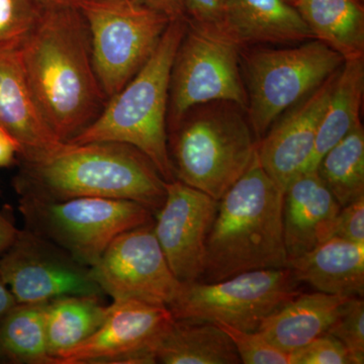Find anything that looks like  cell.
Returning a JSON list of instances; mask_svg holds the SVG:
<instances>
[{
	"mask_svg": "<svg viewBox=\"0 0 364 364\" xmlns=\"http://www.w3.org/2000/svg\"><path fill=\"white\" fill-rule=\"evenodd\" d=\"M214 324L221 328L232 340L241 363L289 364V353L268 341L261 333L243 331L225 323Z\"/></svg>",
	"mask_w": 364,
	"mask_h": 364,
	"instance_id": "29",
	"label": "cell"
},
{
	"mask_svg": "<svg viewBox=\"0 0 364 364\" xmlns=\"http://www.w3.org/2000/svg\"><path fill=\"white\" fill-rule=\"evenodd\" d=\"M337 72L287 116L275 121L257 142L261 166L284 191L289 182L308 169Z\"/></svg>",
	"mask_w": 364,
	"mask_h": 364,
	"instance_id": "15",
	"label": "cell"
},
{
	"mask_svg": "<svg viewBox=\"0 0 364 364\" xmlns=\"http://www.w3.org/2000/svg\"><path fill=\"white\" fill-rule=\"evenodd\" d=\"M26 229L92 267L119 234L154 223V213L128 200L77 198L62 202L20 198Z\"/></svg>",
	"mask_w": 364,
	"mask_h": 364,
	"instance_id": "6",
	"label": "cell"
},
{
	"mask_svg": "<svg viewBox=\"0 0 364 364\" xmlns=\"http://www.w3.org/2000/svg\"><path fill=\"white\" fill-rule=\"evenodd\" d=\"M299 284L289 267L250 270L219 282L182 284L168 309L176 320L225 323L254 332L301 293Z\"/></svg>",
	"mask_w": 364,
	"mask_h": 364,
	"instance_id": "8",
	"label": "cell"
},
{
	"mask_svg": "<svg viewBox=\"0 0 364 364\" xmlns=\"http://www.w3.org/2000/svg\"><path fill=\"white\" fill-rule=\"evenodd\" d=\"M240 109L228 102L191 109L170 129L168 152L177 181L220 200L247 171L257 142Z\"/></svg>",
	"mask_w": 364,
	"mask_h": 364,
	"instance_id": "5",
	"label": "cell"
},
{
	"mask_svg": "<svg viewBox=\"0 0 364 364\" xmlns=\"http://www.w3.org/2000/svg\"><path fill=\"white\" fill-rule=\"evenodd\" d=\"M18 55L36 105L61 142H70L104 111L107 98L93 68L79 7L43 11Z\"/></svg>",
	"mask_w": 364,
	"mask_h": 364,
	"instance_id": "1",
	"label": "cell"
},
{
	"mask_svg": "<svg viewBox=\"0 0 364 364\" xmlns=\"http://www.w3.org/2000/svg\"><path fill=\"white\" fill-rule=\"evenodd\" d=\"M340 208L317 170L303 172L289 182L282 205L287 259L310 252L332 238Z\"/></svg>",
	"mask_w": 364,
	"mask_h": 364,
	"instance_id": "16",
	"label": "cell"
},
{
	"mask_svg": "<svg viewBox=\"0 0 364 364\" xmlns=\"http://www.w3.org/2000/svg\"><path fill=\"white\" fill-rule=\"evenodd\" d=\"M348 298L321 291L299 293L268 316L257 331L289 354L327 332Z\"/></svg>",
	"mask_w": 364,
	"mask_h": 364,
	"instance_id": "20",
	"label": "cell"
},
{
	"mask_svg": "<svg viewBox=\"0 0 364 364\" xmlns=\"http://www.w3.org/2000/svg\"><path fill=\"white\" fill-rule=\"evenodd\" d=\"M173 321L165 306L112 301L97 331L57 356L55 364L156 363L155 349Z\"/></svg>",
	"mask_w": 364,
	"mask_h": 364,
	"instance_id": "13",
	"label": "cell"
},
{
	"mask_svg": "<svg viewBox=\"0 0 364 364\" xmlns=\"http://www.w3.org/2000/svg\"><path fill=\"white\" fill-rule=\"evenodd\" d=\"M186 21L170 74L169 130L200 105L228 102L247 107L240 48L218 31Z\"/></svg>",
	"mask_w": 364,
	"mask_h": 364,
	"instance_id": "10",
	"label": "cell"
},
{
	"mask_svg": "<svg viewBox=\"0 0 364 364\" xmlns=\"http://www.w3.org/2000/svg\"><path fill=\"white\" fill-rule=\"evenodd\" d=\"M186 25V18L170 21L145 65L69 143L128 144L154 163L165 181L176 179L168 152L167 114L172 64Z\"/></svg>",
	"mask_w": 364,
	"mask_h": 364,
	"instance_id": "4",
	"label": "cell"
},
{
	"mask_svg": "<svg viewBox=\"0 0 364 364\" xmlns=\"http://www.w3.org/2000/svg\"><path fill=\"white\" fill-rule=\"evenodd\" d=\"M42 14L33 0H0V51H18Z\"/></svg>",
	"mask_w": 364,
	"mask_h": 364,
	"instance_id": "27",
	"label": "cell"
},
{
	"mask_svg": "<svg viewBox=\"0 0 364 364\" xmlns=\"http://www.w3.org/2000/svg\"><path fill=\"white\" fill-rule=\"evenodd\" d=\"M136 6L164 14L170 21L186 18L183 0H130Z\"/></svg>",
	"mask_w": 364,
	"mask_h": 364,
	"instance_id": "33",
	"label": "cell"
},
{
	"mask_svg": "<svg viewBox=\"0 0 364 364\" xmlns=\"http://www.w3.org/2000/svg\"><path fill=\"white\" fill-rule=\"evenodd\" d=\"M20 151L18 141L0 127V167H9L18 161Z\"/></svg>",
	"mask_w": 364,
	"mask_h": 364,
	"instance_id": "34",
	"label": "cell"
},
{
	"mask_svg": "<svg viewBox=\"0 0 364 364\" xmlns=\"http://www.w3.org/2000/svg\"><path fill=\"white\" fill-rule=\"evenodd\" d=\"M312 33L343 59L364 55L363 0H298L294 4Z\"/></svg>",
	"mask_w": 364,
	"mask_h": 364,
	"instance_id": "23",
	"label": "cell"
},
{
	"mask_svg": "<svg viewBox=\"0 0 364 364\" xmlns=\"http://www.w3.org/2000/svg\"><path fill=\"white\" fill-rule=\"evenodd\" d=\"M289 364H353L349 351L326 332L289 354Z\"/></svg>",
	"mask_w": 364,
	"mask_h": 364,
	"instance_id": "30",
	"label": "cell"
},
{
	"mask_svg": "<svg viewBox=\"0 0 364 364\" xmlns=\"http://www.w3.org/2000/svg\"><path fill=\"white\" fill-rule=\"evenodd\" d=\"M318 176L340 207L364 196V131L359 124L321 159Z\"/></svg>",
	"mask_w": 364,
	"mask_h": 364,
	"instance_id": "26",
	"label": "cell"
},
{
	"mask_svg": "<svg viewBox=\"0 0 364 364\" xmlns=\"http://www.w3.org/2000/svg\"><path fill=\"white\" fill-rule=\"evenodd\" d=\"M90 269L112 301L135 299L168 308L182 287L170 269L153 224L119 234Z\"/></svg>",
	"mask_w": 364,
	"mask_h": 364,
	"instance_id": "12",
	"label": "cell"
},
{
	"mask_svg": "<svg viewBox=\"0 0 364 364\" xmlns=\"http://www.w3.org/2000/svg\"><path fill=\"white\" fill-rule=\"evenodd\" d=\"M341 342L350 353L353 364L364 363V301L350 296L340 309L327 331Z\"/></svg>",
	"mask_w": 364,
	"mask_h": 364,
	"instance_id": "28",
	"label": "cell"
},
{
	"mask_svg": "<svg viewBox=\"0 0 364 364\" xmlns=\"http://www.w3.org/2000/svg\"><path fill=\"white\" fill-rule=\"evenodd\" d=\"M287 2H289V4H296V1H298V0H287Z\"/></svg>",
	"mask_w": 364,
	"mask_h": 364,
	"instance_id": "39",
	"label": "cell"
},
{
	"mask_svg": "<svg viewBox=\"0 0 364 364\" xmlns=\"http://www.w3.org/2000/svg\"><path fill=\"white\" fill-rule=\"evenodd\" d=\"M294 277L321 293L363 296L364 244L332 237L289 261Z\"/></svg>",
	"mask_w": 364,
	"mask_h": 364,
	"instance_id": "19",
	"label": "cell"
},
{
	"mask_svg": "<svg viewBox=\"0 0 364 364\" xmlns=\"http://www.w3.org/2000/svg\"><path fill=\"white\" fill-rule=\"evenodd\" d=\"M155 358L165 364L241 363L233 342L214 323L176 318L157 344Z\"/></svg>",
	"mask_w": 364,
	"mask_h": 364,
	"instance_id": "22",
	"label": "cell"
},
{
	"mask_svg": "<svg viewBox=\"0 0 364 364\" xmlns=\"http://www.w3.org/2000/svg\"><path fill=\"white\" fill-rule=\"evenodd\" d=\"M93 68L107 100L119 92L155 51L170 20L136 6L81 0Z\"/></svg>",
	"mask_w": 364,
	"mask_h": 364,
	"instance_id": "9",
	"label": "cell"
},
{
	"mask_svg": "<svg viewBox=\"0 0 364 364\" xmlns=\"http://www.w3.org/2000/svg\"><path fill=\"white\" fill-rule=\"evenodd\" d=\"M284 195L261 166L256 151L247 171L218 203L200 282H219L250 270L289 267L282 225Z\"/></svg>",
	"mask_w": 364,
	"mask_h": 364,
	"instance_id": "3",
	"label": "cell"
},
{
	"mask_svg": "<svg viewBox=\"0 0 364 364\" xmlns=\"http://www.w3.org/2000/svg\"><path fill=\"white\" fill-rule=\"evenodd\" d=\"M43 11L61 7H78L81 0H33Z\"/></svg>",
	"mask_w": 364,
	"mask_h": 364,
	"instance_id": "37",
	"label": "cell"
},
{
	"mask_svg": "<svg viewBox=\"0 0 364 364\" xmlns=\"http://www.w3.org/2000/svg\"><path fill=\"white\" fill-rule=\"evenodd\" d=\"M0 127L20 144L18 159L43 156L64 144L36 105L18 51H0Z\"/></svg>",
	"mask_w": 364,
	"mask_h": 364,
	"instance_id": "17",
	"label": "cell"
},
{
	"mask_svg": "<svg viewBox=\"0 0 364 364\" xmlns=\"http://www.w3.org/2000/svg\"><path fill=\"white\" fill-rule=\"evenodd\" d=\"M363 92V56L345 59L335 76L331 95L318 126L312 159L306 171L317 169L326 153L361 124Z\"/></svg>",
	"mask_w": 364,
	"mask_h": 364,
	"instance_id": "21",
	"label": "cell"
},
{
	"mask_svg": "<svg viewBox=\"0 0 364 364\" xmlns=\"http://www.w3.org/2000/svg\"><path fill=\"white\" fill-rule=\"evenodd\" d=\"M0 277L18 303H40L71 294L104 296L90 267L30 230H18L0 256Z\"/></svg>",
	"mask_w": 364,
	"mask_h": 364,
	"instance_id": "11",
	"label": "cell"
},
{
	"mask_svg": "<svg viewBox=\"0 0 364 364\" xmlns=\"http://www.w3.org/2000/svg\"><path fill=\"white\" fill-rule=\"evenodd\" d=\"M332 237L364 244V196L340 208Z\"/></svg>",
	"mask_w": 364,
	"mask_h": 364,
	"instance_id": "31",
	"label": "cell"
},
{
	"mask_svg": "<svg viewBox=\"0 0 364 364\" xmlns=\"http://www.w3.org/2000/svg\"><path fill=\"white\" fill-rule=\"evenodd\" d=\"M18 162L14 186L20 198H117L141 203L155 214L166 196V181L154 163L128 144L64 143L43 156Z\"/></svg>",
	"mask_w": 364,
	"mask_h": 364,
	"instance_id": "2",
	"label": "cell"
},
{
	"mask_svg": "<svg viewBox=\"0 0 364 364\" xmlns=\"http://www.w3.org/2000/svg\"><path fill=\"white\" fill-rule=\"evenodd\" d=\"M165 188L153 232L176 279L182 284L196 282L205 270L208 237L219 200L177 179L165 182Z\"/></svg>",
	"mask_w": 364,
	"mask_h": 364,
	"instance_id": "14",
	"label": "cell"
},
{
	"mask_svg": "<svg viewBox=\"0 0 364 364\" xmlns=\"http://www.w3.org/2000/svg\"><path fill=\"white\" fill-rule=\"evenodd\" d=\"M16 301L14 294L9 291V287L4 284V280L0 277V320L9 313V311L16 306Z\"/></svg>",
	"mask_w": 364,
	"mask_h": 364,
	"instance_id": "36",
	"label": "cell"
},
{
	"mask_svg": "<svg viewBox=\"0 0 364 364\" xmlns=\"http://www.w3.org/2000/svg\"><path fill=\"white\" fill-rule=\"evenodd\" d=\"M215 31L239 48L314 39L301 14L287 0H227Z\"/></svg>",
	"mask_w": 364,
	"mask_h": 364,
	"instance_id": "18",
	"label": "cell"
},
{
	"mask_svg": "<svg viewBox=\"0 0 364 364\" xmlns=\"http://www.w3.org/2000/svg\"><path fill=\"white\" fill-rule=\"evenodd\" d=\"M107 313L102 296L71 294L48 301L46 306V333L51 358L77 346L91 336Z\"/></svg>",
	"mask_w": 364,
	"mask_h": 364,
	"instance_id": "24",
	"label": "cell"
},
{
	"mask_svg": "<svg viewBox=\"0 0 364 364\" xmlns=\"http://www.w3.org/2000/svg\"><path fill=\"white\" fill-rule=\"evenodd\" d=\"M186 20L193 25L217 30L227 0H183Z\"/></svg>",
	"mask_w": 364,
	"mask_h": 364,
	"instance_id": "32",
	"label": "cell"
},
{
	"mask_svg": "<svg viewBox=\"0 0 364 364\" xmlns=\"http://www.w3.org/2000/svg\"><path fill=\"white\" fill-rule=\"evenodd\" d=\"M343 62L339 53L317 39L246 55V109L254 136L260 140L284 112L320 87Z\"/></svg>",
	"mask_w": 364,
	"mask_h": 364,
	"instance_id": "7",
	"label": "cell"
},
{
	"mask_svg": "<svg viewBox=\"0 0 364 364\" xmlns=\"http://www.w3.org/2000/svg\"><path fill=\"white\" fill-rule=\"evenodd\" d=\"M18 233V230L14 227V223L0 213V256L14 243Z\"/></svg>",
	"mask_w": 364,
	"mask_h": 364,
	"instance_id": "35",
	"label": "cell"
},
{
	"mask_svg": "<svg viewBox=\"0 0 364 364\" xmlns=\"http://www.w3.org/2000/svg\"><path fill=\"white\" fill-rule=\"evenodd\" d=\"M92 1L112 2V4H123V2L130 1V0H92Z\"/></svg>",
	"mask_w": 364,
	"mask_h": 364,
	"instance_id": "38",
	"label": "cell"
},
{
	"mask_svg": "<svg viewBox=\"0 0 364 364\" xmlns=\"http://www.w3.org/2000/svg\"><path fill=\"white\" fill-rule=\"evenodd\" d=\"M47 303H16L0 320V359L14 363L54 364L46 333Z\"/></svg>",
	"mask_w": 364,
	"mask_h": 364,
	"instance_id": "25",
	"label": "cell"
}]
</instances>
